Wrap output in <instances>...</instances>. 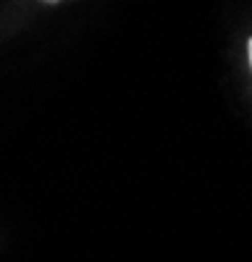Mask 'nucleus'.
Listing matches in <instances>:
<instances>
[{"instance_id": "obj_1", "label": "nucleus", "mask_w": 252, "mask_h": 262, "mask_svg": "<svg viewBox=\"0 0 252 262\" xmlns=\"http://www.w3.org/2000/svg\"><path fill=\"white\" fill-rule=\"evenodd\" d=\"M247 53H249V69H252V37H249V42H247Z\"/></svg>"}, {"instance_id": "obj_2", "label": "nucleus", "mask_w": 252, "mask_h": 262, "mask_svg": "<svg viewBox=\"0 0 252 262\" xmlns=\"http://www.w3.org/2000/svg\"><path fill=\"white\" fill-rule=\"evenodd\" d=\"M39 3H60V0H39Z\"/></svg>"}]
</instances>
